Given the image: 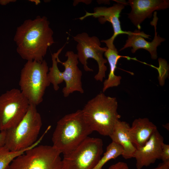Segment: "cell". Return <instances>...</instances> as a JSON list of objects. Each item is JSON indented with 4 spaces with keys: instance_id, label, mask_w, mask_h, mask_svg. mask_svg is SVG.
I'll use <instances>...</instances> for the list:
<instances>
[{
    "instance_id": "1",
    "label": "cell",
    "mask_w": 169,
    "mask_h": 169,
    "mask_svg": "<svg viewBox=\"0 0 169 169\" xmlns=\"http://www.w3.org/2000/svg\"><path fill=\"white\" fill-rule=\"evenodd\" d=\"M53 31L45 16L25 20L18 27L14 37L17 52L23 59L42 61L54 43Z\"/></svg>"
},
{
    "instance_id": "2",
    "label": "cell",
    "mask_w": 169,
    "mask_h": 169,
    "mask_svg": "<svg viewBox=\"0 0 169 169\" xmlns=\"http://www.w3.org/2000/svg\"><path fill=\"white\" fill-rule=\"evenodd\" d=\"M116 98L100 93L89 100L81 110L83 118L92 131L104 136L112 133L121 117Z\"/></svg>"
},
{
    "instance_id": "3",
    "label": "cell",
    "mask_w": 169,
    "mask_h": 169,
    "mask_svg": "<svg viewBox=\"0 0 169 169\" xmlns=\"http://www.w3.org/2000/svg\"><path fill=\"white\" fill-rule=\"evenodd\" d=\"M93 131L85 122L81 110L65 115L57 122L53 134L52 146L61 154L77 146Z\"/></svg>"
},
{
    "instance_id": "4",
    "label": "cell",
    "mask_w": 169,
    "mask_h": 169,
    "mask_svg": "<svg viewBox=\"0 0 169 169\" xmlns=\"http://www.w3.org/2000/svg\"><path fill=\"white\" fill-rule=\"evenodd\" d=\"M65 56L67 59L64 62L60 60L59 56L57 59L55 58L52 59V66L49 68L48 73L50 83L53 84L54 89L57 91L59 89V85L64 81L65 86L62 90L64 97H68L75 91L83 94L84 91L81 81L82 73L78 66L77 54L73 51H68Z\"/></svg>"
},
{
    "instance_id": "5",
    "label": "cell",
    "mask_w": 169,
    "mask_h": 169,
    "mask_svg": "<svg viewBox=\"0 0 169 169\" xmlns=\"http://www.w3.org/2000/svg\"><path fill=\"white\" fill-rule=\"evenodd\" d=\"M49 70L44 59L27 61L21 69L20 90L30 104L37 106L42 102L45 90L51 84Z\"/></svg>"
},
{
    "instance_id": "6",
    "label": "cell",
    "mask_w": 169,
    "mask_h": 169,
    "mask_svg": "<svg viewBox=\"0 0 169 169\" xmlns=\"http://www.w3.org/2000/svg\"><path fill=\"white\" fill-rule=\"evenodd\" d=\"M42 125L41 117L36 106L30 104L26 115L19 124L6 131L4 146L13 151L30 147L37 141Z\"/></svg>"
},
{
    "instance_id": "7",
    "label": "cell",
    "mask_w": 169,
    "mask_h": 169,
    "mask_svg": "<svg viewBox=\"0 0 169 169\" xmlns=\"http://www.w3.org/2000/svg\"><path fill=\"white\" fill-rule=\"evenodd\" d=\"M60 154L52 146L38 145L15 158L8 169H62Z\"/></svg>"
},
{
    "instance_id": "8",
    "label": "cell",
    "mask_w": 169,
    "mask_h": 169,
    "mask_svg": "<svg viewBox=\"0 0 169 169\" xmlns=\"http://www.w3.org/2000/svg\"><path fill=\"white\" fill-rule=\"evenodd\" d=\"M101 139L88 137L77 146L63 154L62 169H93L103 152Z\"/></svg>"
},
{
    "instance_id": "9",
    "label": "cell",
    "mask_w": 169,
    "mask_h": 169,
    "mask_svg": "<svg viewBox=\"0 0 169 169\" xmlns=\"http://www.w3.org/2000/svg\"><path fill=\"white\" fill-rule=\"evenodd\" d=\"M30 104L18 89L13 88L0 95V131L17 126L26 115Z\"/></svg>"
},
{
    "instance_id": "10",
    "label": "cell",
    "mask_w": 169,
    "mask_h": 169,
    "mask_svg": "<svg viewBox=\"0 0 169 169\" xmlns=\"http://www.w3.org/2000/svg\"><path fill=\"white\" fill-rule=\"evenodd\" d=\"M73 37L74 40L77 43L76 49L78 60L83 65L84 70L86 72L93 71L92 69L87 65L88 59H93L97 62L99 69L94 78L97 81L102 82L105 77L107 70L105 64L107 61L103 57L107 47H101L100 41L97 37L89 36L85 32L78 34Z\"/></svg>"
},
{
    "instance_id": "11",
    "label": "cell",
    "mask_w": 169,
    "mask_h": 169,
    "mask_svg": "<svg viewBox=\"0 0 169 169\" xmlns=\"http://www.w3.org/2000/svg\"><path fill=\"white\" fill-rule=\"evenodd\" d=\"M158 19L157 12L155 11L154 13L153 20L150 22V24L154 26L155 30V35L152 41H147L144 38L150 39L149 37H151L150 35L145 33L140 30L136 29L128 35V38L126 41L125 44L119 51L122 50L129 47H132L131 52L132 53H134L139 49H143L149 52L152 59H156L157 58V47L161 45L162 42L165 40V38L157 34L156 25Z\"/></svg>"
},
{
    "instance_id": "12",
    "label": "cell",
    "mask_w": 169,
    "mask_h": 169,
    "mask_svg": "<svg viewBox=\"0 0 169 169\" xmlns=\"http://www.w3.org/2000/svg\"><path fill=\"white\" fill-rule=\"evenodd\" d=\"M115 1L116 3H114L112 6L109 7H96L94 8L93 13L86 12L84 16L79 18L82 20L87 17L92 16L98 18L101 24H104L106 21L109 22L111 24L114 30V34L110 38L113 41L119 35L127 34L128 35L131 33V31H124L122 30L119 20L120 13L125 6L128 4L127 2L125 0Z\"/></svg>"
},
{
    "instance_id": "13",
    "label": "cell",
    "mask_w": 169,
    "mask_h": 169,
    "mask_svg": "<svg viewBox=\"0 0 169 169\" xmlns=\"http://www.w3.org/2000/svg\"><path fill=\"white\" fill-rule=\"evenodd\" d=\"M131 7L128 18L139 30L141 24L146 18H151L156 10H165L169 7L168 0H129L127 2Z\"/></svg>"
},
{
    "instance_id": "14",
    "label": "cell",
    "mask_w": 169,
    "mask_h": 169,
    "mask_svg": "<svg viewBox=\"0 0 169 169\" xmlns=\"http://www.w3.org/2000/svg\"><path fill=\"white\" fill-rule=\"evenodd\" d=\"M163 143V137L156 130L144 146L136 149L133 157L136 160V168L148 166L160 159Z\"/></svg>"
},
{
    "instance_id": "15",
    "label": "cell",
    "mask_w": 169,
    "mask_h": 169,
    "mask_svg": "<svg viewBox=\"0 0 169 169\" xmlns=\"http://www.w3.org/2000/svg\"><path fill=\"white\" fill-rule=\"evenodd\" d=\"M114 41L110 38L103 40L100 42L105 43L107 49L104 53L110 66V72L108 78L104 81L102 91L104 92L109 88L118 86L120 83L121 77L115 75V72L118 60L121 58H125L128 60H136V58H131L129 56L119 55L117 49L114 44Z\"/></svg>"
},
{
    "instance_id": "16",
    "label": "cell",
    "mask_w": 169,
    "mask_h": 169,
    "mask_svg": "<svg viewBox=\"0 0 169 169\" xmlns=\"http://www.w3.org/2000/svg\"><path fill=\"white\" fill-rule=\"evenodd\" d=\"M156 126L146 118L135 119L129 129V133L136 149L144 146L153 133Z\"/></svg>"
},
{
    "instance_id": "17",
    "label": "cell",
    "mask_w": 169,
    "mask_h": 169,
    "mask_svg": "<svg viewBox=\"0 0 169 169\" xmlns=\"http://www.w3.org/2000/svg\"><path fill=\"white\" fill-rule=\"evenodd\" d=\"M130 127L128 123L119 120L116 124L109 136L112 141L122 146L123 152L122 156L125 159L133 158L136 150L129 133Z\"/></svg>"
},
{
    "instance_id": "18",
    "label": "cell",
    "mask_w": 169,
    "mask_h": 169,
    "mask_svg": "<svg viewBox=\"0 0 169 169\" xmlns=\"http://www.w3.org/2000/svg\"><path fill=\"white\" fill-rule=\"evenodd\" d=\"M41 141V139H39L30 147L19 151H10L5 146L0 148V169H8L10 164L15 158L27 150L37 146Z\"/></svg>"
},
{
    "instance_id": "19",
    "label": "cell",
    "mask_w": 169,
    "mask_h": 169,
    "mask_svg": "<svg viewBox=\"0 0 169 169\" xmlns=\"http://www.w3.org/2000/svg\"><path fill=\"white\" fill-rule=\"evenodd\" d=\"M123 149L119 144L112 141L107 147L105 152L101 157L98 163L93 169H102L104 165L108 161L115 159L122 155Z\"/></svg>"
},
{
    "instance_id": "20",
    "label": "cell",
    "mask_w": 169,
    "mask_h": 169,
    "mask_svg": "<svg viewBox=\"0 0 169 169\" xmlns=\"http://www.w3.org/2000/svg\"><path fill=\"white\" fill-rule=\"evenodd\" d=\"M161 159L163 162L169 161V145L163 143L162 146Z\"/></svg>"
},
{
    "instance_id": "21",
    "label": "cell",
    "mask_w": 169,
    "mask_h": 169,
    "mask_svg": "<svg viewBox=\"0 0 169 169\" xmlns=\"http://www.w3.org/2000/svg\"><path fill=\"white\" fill-rule=\"evenodd\" d=\"M108 169H129V168L126 163L120 161L111 165Z\"/></svg>"
},
{
    "instance_id": "22",
    "label": "cell",
    "mask_w": 169,
    "mask_h": 169,
    "mask_svg": "<svg viewBox=\"0 0 169 169\" xmlns=\"http://www.w3.org/2000/svg\"><path fill=\"white\" fill-rule=\"evenodd\" d=\"M6 138V131H3L0 132V148L5 146Z\"/></svg>"
},
{
    "instance_id": "23",
    "label": "cell",
    "mask_w": 169,
    "mask_h": 169,
    "mask_svg": "<svg viewBox=\"0 0 169 169\" xmlns=\"http://www.w3.org/2000/svg\"><path fill=\"white\" fill-rule=\"evenodd\" d=\"M153 169H169V161L163 162L157 167Z\"/></svg>"
},
{
    "instance_id": "24",
    "label": "cell",
    "mask_w": 169,
    "mask_h": 169,
    "mask_svg": "<svg viewBox=\"0 0 169 169\" xmlns=\"http://www.w3.org/2000/svg\"><path fill=\"white\" fill-rule=\"evenodd\" d=\"M16 1L15 0H0V5H6Z\"/></svg>"
},
{
    "instance_id": "25",
    "label": "cell",
    "mask_w": 169,
    "mask_h": 169,
    "mask_svg": "<svg viewBox=\"0 0 169 169\" xmlns=\"http://www.w3.org/2000/svg\"><path fill=\"white\" fill-rule=\"evenodd\" d=\"M30 1H31V2H32L36 4H38L40 3V1L38 0H30Z\"/></svg>"
}]
</instances>
